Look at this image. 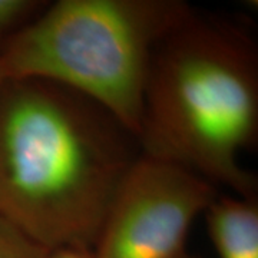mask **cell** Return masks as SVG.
Masks as SVG:
<instances>
[{
    "instance_id": "3",
    "label": "cell",
    "mask_w": 258,
    "mask_h": 258,
    "mask_svg": "<svg viewBox=\"0 0 258 258\" xmlns=\"http://www.w3.org/2000/svg\"><path fill=\"white\" fill-rule=\"evenodd\" d=\"M182 0H59L0 46L5 79H42L103 106L137 138L151 59Z\"/></svg>"
},
{
    "instance_id": "1",
    "label": "cell",
    "mask_w": 258,
    "mask_h": 258,
    "mask_svg": "<svg viewBox=\"0 0 258 258\" xmlns=\"http://www.w3.org/2000/svg\"><path fill=\"white\" fill-rule=\"evenodd\" d=\"M138 138L99 103L59 83L0 88V215L43 248L92 249Z\"/></svg>"
},
{
    "instance_id": "6",
    "label": "cell",
    "mask_w": 258,
    "mask_h": 258,
    "mask_svg": "<svg viewBox=\"0 0 258 258\" xmlns=\"http://www.w3.org/2000/svg\"><path fill=\"white\" fill-rule=\"evenodd\" d=\"M43 0H0V46L45 10Z\"/></svg>"
},
{
    "instance_id": "2",
    "label": "cell",
    "mask_w": 258,
    "mask_h": 258,
    "mask_svg": "<svg viewBox=\"0 0 258 258\" xmlns=\"http://www.w3.org/2000/svg\"><path fill=\"white\" fill-rule=\"evenodd\" d=\"M258 137V47L235 22L195 8L171 29L151 59L139 147L225 186L258 197V179L241 164Z\"/></svg>"
},
{
    "instance_id": "8",
    "label": "cell",
    "mask_w": 258,
    "mask_h": 258,
    "mask_svg": "<svg viewBox=\"0 0 258 258\" xmlns=\"http://www.w3.org/2000/svg\"><path fill=\"white\" fill-rule=\"evenodd\" d=\"M47 258H93V254L88 248H57L49 251Z\"/></svg>"
},
{
    "instance_id": "4",
    "label": "cell",
    "mask_w": 258,
    "mask_h": 258,
    "mask_svg": "<svg viewBox=\"0 0 258 258\" xmlns=\"http://www.w3.org/2000/svg\"><path fill=\"white\" fill-rule=\"evenodd\" d=\"M220 194L184 166L142 154L115 194L93 258H181L194 221Z\"/></svg>"
},
{
    "instance_id": "9",
    "label": "cell",
    "mask_w": 258,
    "mask_h": 258,
    "mask_svg": "<svg viewBox=\"0 0 258 258\" xmlns=\"http://www.w3.org/2000/svg\"><path fill=\"white\" fill-rule=\"evenodd\" d=\"M181 258H200V257H195V255H192V254H189V252H186L185 255H182Z\"/></svg>"
},
{
    "instance_id": "5",
    "label": "cell",
    "mask_w": 258,
    "mask_h": 258,
    "mask_svg": "<svg viewBox=\"0 0 258 258\" xmlns=\"http://www.w3.org/2000/svg\"><path fill=\"white\" fill-rule=\"evenodd\" d=\"M220 258H258V197L220 194L203 214Z\"/></svg>"
},
{
    "instance_id": "7",
    "label": "cell",
    "mask_w": 258,
    "mask_h": 258,
    "mask_svg": "<svg viewBox=\"0 0 258 258\" xmlns=\"http://www.w3.org/2000/svg\"><path fill=\"white\" fill-rule=\"evenodd\" d=\"M49 249L30 240L0 215V258H47Z\"/></svg>"
},
{
    "instance_id": "10",
    "label": "cell",
    "mask_w": 258,
    "mask_h": 258,
    "mask_svg": "<svg viewBox=\"0 0 258 258\" xmlns=\"http://www.w3.org/2000/svg\"><path fill=\"white\" fill-rule=\"evenodd\" d=\"M6 79L3 78V74H2V71H0V88H2V85H3V82H5Z\"/></svg>"
}]
</instances>
